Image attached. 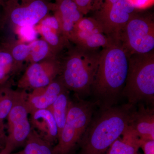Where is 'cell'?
I'll list each match as a JSON object with an SVG mask.
<instances>
[{"mask_svg": "<svg viewBox=\"0 0 154 154\" xmlns=\"http://www.w3.org/2000/svg\"><path fill=\"white\" fill-rule=\"evenodd\" d=\"M130 56L118 39L112 38L100 51L91 91L102 108L113 106L122 95L127 77Z\"/></svg>", "mask_w": 154, "mask_h": 154, "instance_id": "cell-1", "label": "cell"}, {"mask_svg": "<svg viewBox=\"0 0 154 154\" xmlns=\"http://www.w3.org/2000/svg\"><path fill=\"white\" fill-rule=\"evenodd\" d=\"M135 109L128 103L102 108L83 135L81 154H105L129 125Z\"/></svg>", "mask_w": 154, "mask_h": 154, "instance_id": "cell-2", "label": "cell"}, {"mask_svg": "<svg viewBox=\"0 0 154 154\" xmlns=\"http://www.w3.org/2000/svg\"><path fill=\"white\" fill-rule=\"evenodd\" d=\"M122 95L131 105L142 101L153 103L154 51L130 56L127 77Z\"/></svg>", "mask_w": 154, "mask_h": 154, "instance_id": "cell-3", "label": "cell"}, {"mask_svg": "<svg viewBox=\"0 0 154 154\" xmlns=\"http://www.w3.org/2000/svg\"><path fill=\"white\" fill-rule=\"evenodd\" d=\"M67 60L62 81L65 87L78 95L91 94L99 65L100 51L77 46Z\"/></svg>", "mask_w": 154, "mask_h": 154, "instance_id": "cell-4", "label": "cell"}, {"mask_svg": "<svg viewBox=\"0 0 154 154\" xmlns=\"http://www.w3.org/2000/svg\"><path fill=\"white\" fill-rule=\"evenodd\" d=\"M98 104L96 101H71L65 124L54 146L56 154H69L81 141Z\"/></svg>", "mask_w": 154, "mask_h": 154, "instance_id": "cell-5", "label": "cell"}, {"mask_svg": "<svg viewBox=\"0 0 154 154\" xmlns=\"http://www.w3.org/2000/svg\"><path fill=\"white\" fill-rule=\"evenodd\" d=\"M118 39L130 55L154 51L153 17L136 12L122 31Z\"/></svg>", "mask_w": 154, "mask_h": 154, "instance_id": "cell-6", "label": "cell"}, {"mask_svg": "<svg viewBox=\"0 0 154 154\" xmlns=\"http://www.w3.org/2000/svg\"><path fill=\"white\" fill-rule=\"evenodd\" d=\"M92 18L101 26L107 37L118 39L122 31L136 12L131 0H119L111 5L100 7Z\"/></svg>", "mask_w": 154, "mask_h": 154, "instance_id": "cell-7", "label": "cell"}, {"mask_svg": "<svg viewBox=\"0 0 154 154\" xmlns=\"http://www.w3.org/2000/svg\"><path fill=\"white\" fill-rule=\"evenodd\" d=\"M27 94L24 93L14 105L8 115V136L6 137L2 154H11L17 148L25 144L32 127L28 119L26 103Z\"/></svg>", "mask_w": 154, "mask_h": 154, "instance_id": "cell-8", "label": "cell"}, {"mask_svg": "<svg viewBox=\"0 0 154 154\" xmlns=\"http://www.w3.org/2000/svg\"><path fill=\"white\" fill-rule=\"evenodd\" d=\"M77 46L85 49L98 50L107 46L112 38L103 33L101 26L92 17H83L75 25L69 38Z\"/></svg>", "mask_w": 154, "mask_h": 154, "instance_id": "cell-9", "label": "cell"}, {"mask_svg": "<svg viewBox=\"0 0 154 154\" xmlns=\"http://www.w3.org/2000/svg\"><path fill=\"white\" fill-rule=\"evenodd\" d=\"M25 3L15 8L5 7L9 10L12 22L20 27L33 26L47 15L48 6L43 0H30Z\"/></svg>", "mask_w": 154, "mask_h": 154, "instance_id": "cell-10", "label": "cell"}, {"mask_svg": "<svg viewBox=\"0 0 154 154\" xmlns=\"http://www.w3.org/2000/svg\"><path fill=\"white\" fill-rule=\"evenodd\" d=\"M66 90L61 80L52 82L43 88L35 89L26 96V105L29 114L36 110L48 109Z\"/></svg>", "mask_w": 154, "mask_h": 154, "instance_id": "cell-11", "label": "cell"}, {"mask_svg": "<svg viewBox=\"0 0 154 154\" xmlns=\"http://www.w3.org/2000/svg\"><path fill=\"white\" fill-rule=\"evenodd\" d=\"M30 115L31 127L43 139L53 146L57 143L58 132L56 122L48 109L36 110Z\"/></svg>", "mask_w": 154, "mask_h": 154, "instance_id": "cell-12", "label": "cell"}, {"mask_svg": "<svg viewBox=\"0 0 154 154\" xmlns=\"http://www.w3.org/2000/svg\"><path fill=\"white\" fill-rule=\"evenodd\" d=\"M129 125L141 140H154V109L141 105L133 113Z\"/></svg>", "mask_w": 154, "mask_h": 154, "instance_id": "cell-13", "label": "cell"}, {"mask_svg": "<svg viewBox=\"0 0 154 154\" xmlns=\"http://www.w3.org/2000/svg\"><path fill=\"white\" fill-rule=\"evenodd\" d=\"M59 70V69L57 67L33 64L27 70L25 78L21 82L20 87L37 89L46 87L52 82V79Z\"/></svg>", "mask_w": 154, "mask_h": 154, "instance_id": "cell-14", "label": "cell"}, {"mask_svg": "<svg viewBox=\"0 0 154 154\" xmlns=\"http://www.w3.org/2000/svg\"><path fill=\"white\" fill-rule=\"evenodd\" d=\"M56 17L64 34L69 38L75 25L84 17L74 0H59Z\"/></svg>", "mask_w": 154, "mask_h": 154, "instance_id": "cell-15", "label": "cell"}, {"mask_svg": "<svg viewBox=\"0 0 154 154\" xmlns=\"http://www.w3.org/2000/svg\"><path fill=\"white\" fill-rule=\"evenodd\" d=\"M141 140L129 125L111 144L107 154H136Z\"/></svg>", "mask_w": 154, "mask_h": 154, "instance_id": "cell-16", "label": "cell"}, {"mask_svg": "<svg viewBox=\"0 0 154 154\" xmlns=\"http://www.w3.org/2000/svg\"><path fill=\"white\" fill-rule=\"evenodd\" d=\"M42 32L45 40L54 46H62L67 38L61 36L64 34L56 17H47L42 21Z\"/></svg>", "mask_w": 154, "mask_h": 154, "instance_id": "cell-17", "label": "cell"}, {"mask_svg": "<svg viewBox=\"0 0 154 154\" xmlns=\"http://www.w3.org/2000/svg\"><path fill=\"white\" fill-rule=\"evenodd\" d=\"M70 102L66 90L63 92L55 102L48 108L52 113L55 119L57 127L58 137L65 124Z\"/></svg>", "mask_w": 154, "mask_h": 154, "instance_id": "cell-18", "label": "cell"}, {"mask_svg": "<svg viewBox=\"0 0 154 154\" xmlns=\"http://www.w3.org/2000/svg\"><path fill=\"white\" fill-rule=\"evenodd\" d=\"M22 152L23 154H56L54 146L43 139L32 128Z\"/></svg>", "mask_w": 154, "mask_h": 154, "instance_id": "cell-19", "label": "cell"}, {"mask_svg": "<svg viewBox=\"0 0 154 154\" xmlns=\"http://www.w3.org/2000/svg\"><path fill=\"white\" fill-rule=\"evenodd\" d=\"M24 93L0 88V132L4 133V119L8 117L12 107Z\"/></svg>", "mask_w": 154, "mask_h": 154, "instance_id": "cell-20", "label": "cell"}, {"mask_svg": "<svg viewBox=\"0 0 154 154\" xmlns=\"http://www.w3.org/2000/svg\"><path fill=\"white\" fill-rule=\"evenodd\" d=\"M30 54L33 61L38 62L42 60L46 55L48 51L47 42L43 40H36L29 45Z\"/></svg>", "mask_w": 154, "mask_h": 154, "instance_id": "cell-21", "label": "cell"}, {"mask_svg": "<svg viewBox=\"0 0 154 154\" xmlns=\"http://www.w3.org/2000/svg\"><path fill=\"white\" fill-rule=\"evenodd\" d=\"M12 62L13 57L10 54L4 51L0 52V83L5 79Z\"/></svg>", "mask_w": 154, "mask_h": 154, "instance_id": "cell-22", "label": "cell"}, {"mask_svg": "<svg viewBox=\"0 0 154 154\" xmlns=\"http://www.w3.org/2000/svg\"><path fill=\"white\" fill-rule=\"evenodd\" d=\"M19 34L25 41L33 42L35 40L37 33L33 26L26 25L20 27Z\"/></svg>", "mask_w": 154, "mask_h": 154, "instance_id": "cell-23", "label": "cell"}, {"mask_svg": "<svg viewBox=\"0 0 154 154\" xmlns=\"http://www.w3.org/2000/svg\"><path fill=\"white\" fill-rule=\"evenodd\" d=\"M13 56L16 60L22 61L25 60L30 54L29 45L20 44L14 48Z\"/></svg>", "mask_w": 154, "mask_h": 154, "instance_id": "cell-24", "label": "cell"}, {"mask_svg": "<svg viewBox=\"0 0 154 154\" xmlns=\"http://www.w3.org/2000/svg\"><path fill=\"white\" fill-rule=\"evenodd\" d=\"M94 0H74L80 11L84 15L88 14L93 8Z\"/></svg>", "mask_w": 154, "mask_h": 154, "instance_id": "cell-25", "label": "cell"}, {"mask_svg": "<svg viewBox=\"0 0 154 154\" xmlns=\"http://www.w3.org/2000/svg\"><path fill=\"white\" fill-rule=\"evenodd\" d=\"M140 148L144 154H154V140H141Z\"/></svg>", "mask_w": 154, "mask_h": 154, "instance_id": "cell-26", "label": "cell"}, {"mask_svg": "<svg viewBox=\"0 0 154 154\" xmlns=\"http://www.w3.org/2000/svg\"><path fill=\"white\" fill-rule=\"evenodd\" d=\"M137 10L147 8L151 5L153 0H131Z\"/></svg>", "mask_w": 154, "mask_h": 154, "instance_id": "cell-27", "label": "cell"}, {"mask_svg": "<svg viewBox=\"0 0 154 154\" xmlns=\"http://www.w3.org/2000/svg\"><path fill=\"white\" fill-rule=\"evenodd\" d=\"M119 0H99L95 3L93 6L92 10H95L100 7L103 6H109L114 5Z\"/></svg>", "mask_w": 154, "mask_h": 154, "instance_id": "cell-28", "label": "cell"}, {"mask_svg": "<svg viewBox=\"0 0 154 154\" xmlns=\"http://www.w3.org/2000/svg\"><path fill=\"white\" fill-rule=\"evenodd\" d=\"M14 154H22V151L16 153Z\"/></svg>", "mask_w": 154, "mask_h": 154, "instance_id": "cell-29", "label": "cell"}, {"mask_svg": "<svg viewBox=\"0 0 154 154\" xmlns=\"http://www.w3.org/2000/svg\"><path fill=\"white\" fill-rule=\"evenodd\" d=\"M2 142L1 141H0V143H2Z\"/></svg>", "mask_w": 154, "mask_h": 154, "instance_id": "cell-30", "label": "cell"}, {"mask_svg": "<svg viewBox=\"0 0 154 154\" xmlns=\"http://www.w3.org/2000/svg\"><path fill=\"white\" fill-rule=\"evenodd\" d=\"M0 154H2V153L1 152H0Z\"/></svg>", "mask_w": 154, "mask_h": 154, "instance_id": "cell-31", "label": "cell"}, {"mask_svg": "<svg viewBox=\"0 0 154 154\" xmlns=\"http://www.w3.org/2000/svg\"><path fill=\"white\" fill-rule=\"evenodd\" d=\"M136 154H138V153H137Z\"/></svg>", "mask_w": 154, "mask_h": 154, "instance_id": "cell-32", "label": "cell"}, {"mask_svg": "<svg viewBox=\"0 0 154 154\" xmlns=\"http://www.w3.org/2000/svg\"><path fill=\"white\" fill-rule=\"evenodd\" d=\"M58 1H59V0H58Z\"/></svg>", "mask_w": 154, "mask_h": 154, "instance_id": "cell-33", "label": "cell"}, {"mask_svg": "<svg viewBox=\"0 0 154 154\" xmlns=\"http://www.w3.org/2000/svg\"></svg>", "mask_w": 154, "mask_h": 154, "instance_id": "cell-34", "label": "cell"}]
</instances>
